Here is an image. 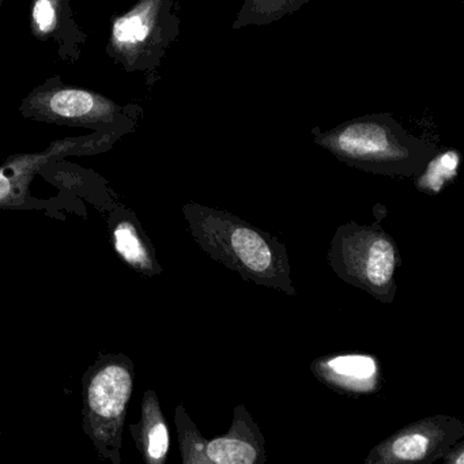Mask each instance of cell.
I'll list each match as a JSON object with an SVG mask.
<instances>
[{"label": "cell", "mask_w": 464, "mask_h": 464, "mask_svg": "<svg viewBox=\"0 0 464 464\" xmlns=\"http://www.w3.org/2000/svg\"><path fill=\"white\" fill-rule=\"evenodd\" d=\"M192 238L211 259L237 273L244 281L297 295L286 246L276 236L243 221L229 211L200 203L183 206Z\"/></svg>", "instance_id": "obj_1"}, {"label": "cell", "mask_w": 464, "mask_h": 464, "mask_svg": "<svg viewBox=\"0 0 464 464\" xmlns=\"http://www.w3.org/2000/svg\"><path fill=\"white\" fill-rule=\"evenodd\" d=\"M314 140L334 157L362 172L411 178L437 153L433 143L410 134L387 113L353 119L328 131H312Z\"/></svg>", "instance_id": "obj_2"}, {"label": "cell", "mask_w": 464, "mask_h": 464, "mask_svg": "<svg viewBox=\"0 0 464 464\" xmlns=\"http://www.w3.org/2000/svg\"><path fill=\"white\" fill-rule=\"evenodd\" d=\"M327 262L335 276L374 300L392 304L398 293L401 255L398 244L379 222H347L334 233Z\"/></svg>", "instance_id": "obj_3"}, {"label": "cell", "mask_w": 464, "mask_h": 464, "mask_svg": "<svg viewBox=\"0 0 464 464\" xmlns=\"http://www.w3.org/2000/svg\"><path fill=\"white\" fill-rule=\"evenodd\" d=\"M134 363L124 354H99L82 377L83 431L100 458L121 463L124 423L134 392Z\"/></svg>", "instance_id": "obj_4"}, {"label": "cell", "mask_w": 464, "mask_h": 464, "mask_svg": "<svg viewBox=\"0 0 464 464\" xmlns=\"http://www.w3.org/2000/svg\"><path fill=\"white\" fill-rule=\"evenodd\" d=\"M183 464H266V439L244 404L233 410L232 425L222 436L208 439L183 404L175 411Z\"/></svg>", "instance_id": "obj_5"}, {"label": "cell", "mask_w": 464, "mask_h": 464, "mask_svg": "<svg viewBox=\"0 0 464 464\" xmlns=\"http://www.w3.org/2000/svg\"><path fill=\"white\" fill-rule=\"evenodd\" d=\"M464 437V423L437 414L414 420L372 448L365 464L434 463Z\"/></svg>", "instance_id": "obj_6"}, {"label": "cell", "mask_w": 464, "mask_h": 464, "mask_svg": "<svg viewBox=\"0 0 464 464\" xmlns=\"http://www.w3.org/2000/svg\"><path fill=\"white\" fill-rule=\"evenodd\" d=\"M311 372L330 390L347 395H371L382 388V362L369 353H336L311 363Z\"/></svg>", "instance_id": "obj_7"}, {"label": "cell", "mask_w": 464, "mask_h": 464, "mask_svg": "<svg viewBox=\"0 0 464 464\" xmlns=\"http://www.w3.org/2000/svg\"><path fill=\"white\" fill-rule=\"evenodd\" d=\"M110 229L116 254L130 268L149 278L162 274L156 248L132 211L123 208H113Z\"/></svg>", "instance_id": "obj_8"}, {"label": "cell", "mask_w": 464, "mask_h": 464, "mask_svg": "<svg viewBox=\"0 0 464 464\" xmlns=\"http://www.w3.org/2000/svg\"><path fill=\"white\" fill-rule=\"evenodd\" d=\"M135 447L148 464H164L170 448L169 426L156 391L143 395L140 420L130 425Z\"/></svg>", "instance_id": "obj_9"}, {"label": "cell", "mask_w": 464, "mask_h": 464, "mask_svg": "<svg viewBox=\"0 0 464 464\" xmlns=\"http://www.w3.org/2000/svg\"><path fill=\"white\" fill-rule=\"evenodd\" d=\"M461 156L458 150H445L436 153L415 176L414 184L418 191L426 195H440L458 178Z\"/></svg>", "instance_id": "obj_10"}, {"label": "cell", "mask_w": 464, "mask_h": 464, "mask_svg": "<svg viewBox=\"0 0 464 464\" xmlns=\"http://www.w3.org/2000/svg\"><path fill=\"white\" fill-rule=\"evenodd\" d=\"M308 0H246L235 28L244 25H265L285 14L297 12Z\"/></svg>", "instance_id": "obj_11"}, {"label": "cell", "mask_w": 464, "mask_h": 464, "mask_svg": "<svg viewBox=\"0 0 464 464\" xmlns=\"http://www.w3.org/2000/svg\"><path fill=\"white\" fill-rule=\"evenodd\" d=\"M94 100L88 92L63 91L56 93L51 100L53 112L64 118H78L91 112Z\"/></svg>", "instance_id": "obj_12"}, {"label": "cell", "mask_w": 464, "mask_h": 464, "mask_svg": "<svg viewBox=\"0 0 464 464\" xmlns=\"http://www.w3.org/2000/svg\"><path fill=\"white\" fill-rule=\"evenodd\" d=\"M113 32L119 42L137 43L143 42L148 37L149 28L140 15H135V17L119 21Z\"/></svg>", "instance_id": "obj_13"}, {"label": "cell", "mask_w": 464, "mask_h": 464, "mask_svg": "<svg viewBox=\"0 0 464 464\" xmlns=\"http://www.w3.org/2000/svg\"><path fill=\"white\" fill-rule=\"evenodd\" d=\"M34 17L42 31H48L55 21V10L50 0H39L34 7Z\"/></svg>", "instance_id": "obj_14"}, {"label": "cell", "mask_w": 464, "mask_h": 464, "mask_svg": "<svg viewBox=\"0 0 464 464\" xmlns=\"http://www.w3.org/2000/svg\"><path fill=\"white\" fill-rule=\"evenodd\" d=\"M445 464H464V441L463 439L456 441L455 444L450 445V450H447L441 459Z\"/></svg>", "instance_id": "obj_15"}]
</instances>
